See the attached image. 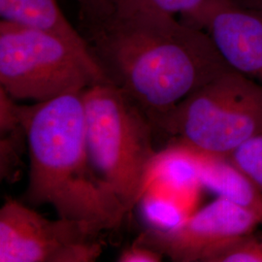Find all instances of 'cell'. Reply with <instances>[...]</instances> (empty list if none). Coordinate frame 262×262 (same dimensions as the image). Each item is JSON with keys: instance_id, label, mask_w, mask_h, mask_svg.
<instances>
[{"instance_id": "1", "label": "cell", "mask_w": 262, "mask_h": 262, "mask_svg": "<svg viewBox=\"0 0 262 262\" xmlns=\"http://www.w3.org/2000/svg\"><path fill=\"white\" fill-rule=\"evenodd\" d=\"M79 31L108 81L159 121L232 69L203 30L137 0H83Z\"/></svg>"}, {"instance_id": "2", "label": "cell", "mask_w": 262, "mask_h": 262, "mask_svg": "<svg viewBox=\"0 0 262 262\" xmlns=\"http://www.w3.org/2000/svg\"><path fill=\"white\" fill-rule=\"evenodd\" d=\"M82 94L20 106L29 156L24 198L32 206L48 204L58 217L85 224L100 234L118 227L128 212L90 159Z\"/></svg>"}, {"instance_id": "3", "label": "cell", "mask_w": 262, "mask_h": 262, "mask_svg": "<svg viewBox=\"0 0 262 262\" xmlns=\"http://www.w3.org/2000/svg\"><path fill=\"white\" fill-rule=\"evenodd\" d=\"M86 149L99 177L127 212L139 203L152 160L155 129L147 115L111 83L82 94Z\"/></svg>"}, {"instance_id": "4", "label": "cell", "mask_w": 262, "mask_h": 262, "mask_svg": "<svg viewBox=\"0 0 262 262\" xmlns=\"http://www.w3.org/2000/svg\"><path fill=\"white\" fill-rule=\"evenodd\" d=\"M155 132L201 155L228 157L262 133V84L230 69L183 99Z\"/></svg>"}, {"instance_id": "5", "label": "cell", "mask_w": 262, "mask_h": 262, "mask_svg": "<svg viewBox=\"0 0 262 262\" xmlns=\"http://www.w3.org/2000/svg\"><path fill=\"white\" fill-rule=\"evenodd\" d=\"M110 83L88 48L44 30L0 21V88L44 102Z\"/></svg>"}, {"instance_id": "6", "label": "cell", "mask_w": 262, "mask_h": 262, "mask_svg": "<svg viewBox=\"0 0 262 262\" xmlns=\"http://www.w3.org/2000/svg\"><path fill=\"white\" fill-rule=\"evenodd\" d=\"M97 233L85 224L51 221L8 199L0 209V262H93L102 253Z\"/></svg>"}, {"instance_id": "7", "label": "cell", "mask_w": 262, "mask_h": 262, "mask_svg": "<svg viewBox=\"0 0 262 262\" xmlns=\"http://www.w3.org/2000/svg\"><path fill=\"white\" fill-rule=\"evenodd\" d=\"M262 219L242 207L217 197L175 228H148L135 243L151 248L172 261L201 262L212 248L238 235L253 231Z\"/></svg>"}, {"instance_id": "8", "label": "cell", "mask_w": 262, "mask_h": 262, "mask_svg": "<svg viewBox=\"0 0 262 262\" xmlns=\"http://www.w3.org/2000/svg\"><path fill=\"white\" fill-rule=\"evenodd\" d=\"M180 19L203 30L233 70L262 84V14L238 0H207Z\"/></svg>"}, {"instance_id": "9", "label": "cell", "mask_w": 262, "mask_h": 262, "mask_svg": "<svg viewBox=\"0 0 262 262\" xmlns=\"http://www.w3.org/2000/svg\"><path fill=\"white\" fill-rule=\"evenodd\" d=\"M201 187L262 219V193L227 157L202 155Z\"/></svg>"}, {"instance_id": "10", "label": "cell", "mask_w": 262, "mask_h": 262, "mask_svg": "<svg viewBox=\"0 0 262 262\" xmlns=\"http://www.w3.org/2000/svg\"><path fill=\"white\" fill-rule=\"evenodd\" d=\"M0 17L2 20L44 30L89 49L83 35L66 18L56 0H0Z\"/></svg>"}, {"instance_id": "11", "label": "cell", "mask_w": 262, "mask_h": 262, "mask_svg": "<svg viewBox=\"0 0 262 262\" xmlns=\"http://www.w3.org/2000/svg\"><path fill=\"white\" fill-rule=\"evenodd\" d=\"M201 163V154L180 144L171 145L158 152L152 160L144 193L151 185H161L173 193H191L202 187Z\"/></svg>"}, {"instance_id": "12", "label": "cell", "mask_w": 262, "mask_h": 262, "mask_svg": "<svg viewBox=\"0 0 262 262\" xmlns=\"http://www.w3.org/2000/svg\"><path fill=\"white\" fill-rule=\"evenodd\" d=\"M141 210L150 227L157 230H169L181 225L187 216L186 210L176 197L151 193L148 189L141 197Z\"/></svg>"}, {"instance_id": "13", "label": "cell", "mask_w": 262, "mask_h": 262, "mask_svg": "<svg viewBox=\"0 0 262 262\" xmlns=\"http://www.w3.org/2000/svg\"><path fill=\"white\" fill-rule=\"evenodd\" d=\"M201 262H262V232L253 230L220 244Z\"/></svg>"}, {"instance_id": "14", "label": "cell", "mask_w": 262, "mask_h": 262, "mask_svg": "<svg viewBox=\"0 0 262 262\" xmlns=\"http://www.w3.org/2000/svg\"><path fill=\"white\" fill-rule=\"evenodd\" d=\"M227 158L262 193V133L245 141Z\"/></svg>"}, {"instance_id": "15", "label": "cell", "mask_w": 262, "mask_h": 262, "mask_svg": "<svg viewBox=\"0 0 262 262\" xmlns=\"http://www.w3.org/2000/svg\"><path fill=\"white\" fill-rule=\"evenodd\" d=\"M171 15L186 14L202 5L207 0H137Z\"/></svg>"}, {"instance_id": "16", "label": "cell", "mask_w": 262, "mask_h": 262, "mask_svg": "<svg viewBox=\"0 0 262 262\" xmlns=\"http://www.w3.org/2000/svg\"><path fill=\"white\" fill-rule=\"evenodd\" d=\"M163 254L158 251L134 243L131 247L123 250L117 261L120 262H159L162 261Z\"/></svg>"}, {"instance_id": "17", "label": "cell", "mask_w": 262, "mask_h": 262, "mask_svg": "<svg viewBox=\"0 0 262 262\" xmlns=\"http://www.w3.org/2000/svg\"><path fill=\"white\" fill-rule=\"evenodd\" d=\"M245 5L259 11L262 14V0H238Z\"/></svg>"}, {"instance_id": "18", "label": "cell", "mask_w": 262, "mask_h": 262, "mask_svg": "<svg viewBox=\"0 0 262 262\" xmlns=\"http://www.w3.org/2000/svg\"><path fill=\"white\" fill-rule=\"evenodd\" d=\"M75 1H77V2L79 3V2H81V1H83V0H75Z\"/></svg>"}]
</instances>
